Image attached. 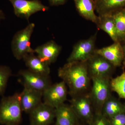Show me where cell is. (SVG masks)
<instances>
[{"instance_id": "6da1fadb", "label": "cell", "mask_w": 125, "mask_h": 125, "mask_svg": "<svg viewBox=\"0 0 125 125\" xmlns=\"http://www.w3.org/2000/svg\"><path fill=\"white\" fill-rule=\"evenodd\" d=\"M58 76L69 89L72 97L86 94L90 86L87 61L67 62L58 70Z\"/></svg>"}, {"instance_id": "7a4b0ae2", "label": "cell", "mask_w": 125, "mask_h": 125, "mask_svg": "<svg viewBox=\"0 0 125 125\" xmlns=\"http://www.w3.org/2000/svg\"><path fill=\"white\" fill-rule=\"evenodd\" d=\"M19 93L4 97L0 102V124L19 125L22 121V112Z\"/></svg>"}, {"instance_id": "3957f363", "label": "cell", "mask_w": 125, "mask_h": 125, "mask_svg": "<svg viewBox=\"0 0 125 125\" xmlns=\"http://www.w3.org/2000/svg\"><path fill=\"white\" fill-rule=\"evenodd\" d=\"M93 84L89 94L94 113H101L103 105L112 96L110 78L96 77L91 78Z\"/></svg>"}, {"instance_id": "277c9868", "label": "cell", "mask_w": 125, "mask_h": 125, "mask_svg": "<svg viewBox=\"0 0 125 125\" xmlns=\"http://www.w3.org/2000/svg\"><path fill=\"white\" fill-rule=\"evenodd\" d=\"M35 24L31 23L24 29L18 31L14 36L11 42V49L14 56L17 60L23 59L25 56L30 53H34L31 48L30 39L33 32Z\"/></svg>"}, {"instance_id": "5b68a950", "label": "cell", "mask_w": 125, "mask_h": 125, "mask_svg": "<svg viewBox=\"0 0 125 125\" xmlns=\"http://www.w3.org/2000/svg\"><path fill=\"white\" fill-rule=\"evenodd\" d=\"M70 102V106L79 120L85 125H89L94 114L89 94H83L72 97Z\"/></svg>"}, {"instance_id": "8992f818", "label": "cell", "mask_w": 125, "mask_h": 125, "mask_svg": "<svg viewBox=\"0 0 125 125\" xmlns=\"http://www.w3.org/2000/svg\"><path fill=\"white\" fill-rule=\"evenodd\" d=\"M97 33L88 39L78 42L74 46L67 62H86L94 53Z\"/></svg>"}, {"instance_id": "52a82bcc", "label": "cell", "mask_w": 125, "mask_h": 125, "mask_svg": "<svg viewBox=\"0 0 125 125\" xmlns=\"http://www.w3.org/2000/svg\"><path fill=\"white\" fill-rule=\"evenodd\" d=\"M69 94L67 87L64 81L52 84L43 93V102L56 108L64 104Z\"/></svg>"}, {"instance_id": "ba28073f", "label": "cell", "mask_w": 125, "mask_h": 125, "mask_svg": "<svg viewBox=\"0 0 125 125\" xmlns=\"http://www.w3.org/2000/svg\"><path fill=\"white\" fill-rule=\"evenodd\" d=\"M87 63L91 78L96 77L110 78L116 67L104 57L95 52L87 61Z\"/></svg>"}, {"instance_id": "9c48e42d", "label": "cell", "mask_w": 125, "mask_h": 125, "mask_svg": "<svg viewBox=\"0 0 125 125\" xmlns=\"http://www.w3.org/2000/svg\"><path fill=\"white\" fill-rule=\"evenodd\" d=\"M9 0L13 5L15 15L27 20L33 14L39 11H47L49 9V7L43 4L39 0Z\"/></svg>"}, {"instance_id": "30bf717a", "label": "cell", "mask_w": 125, "mask_h": 125, "mask_svg": "<svg viewBox=\"0 0 125 125\" xmlns=\"http://www.w3.org/2000/svg\"><path fill=\"white\" fill-rule=\"evenodd\" d=\"M22 78L24 87L43 93L52 85L49 76L33 73L29 70H21L19 73Z\"/></svg>"}, {"instance_id": "8fae6325", "label": "cell", "mask_w": 125, "mask_h": 125, "mask_svg": "<svg viewBox=\"0 0 125 125\" xmlns=\"http://www.w3.org/2000/svg\"><path fill=\"white\" fill-rule=\"evenodd\" d=\"M29 114L30 125H50L55 118L56 109L42 102Z\"/></svg>"}, {"instance_id": "7c38bea8", "label": "cell", "mask_w": 125, "mask_h": 125, "mask_svg": "<svg viewBox=\"0 0 125 125\" xmlns=\"http://www.w3.org/2000/svg\"><path fill=\"white\" fill-rule=\"evenodd\" d=\"M94 52L101 55L115 67L121 66L125 58L122 45L118 42L108 46L96 49Z\"/></svg>"}, {"instance_id": "4fadbf2b", "label": "cell", "mask_w": 125, "mask_h": 125, "mask_svg": "<svg viewBox=\"0 0 125 125\" xmlns=\"http://www.w3.org/2000/svg\"><path fill=\"white\" fill-rule=\"evenodd\" d=\"M22 111L29 114L42 102L43 93L24 87L19 93Z\"/></svg>"}, {"instance_id": "5bb4252c", "label": "cell", "mask_w": 125, "mask_h": 125, "mask_svg": "<svg viewBox=\"0 0 125 125\" xmlns=\"http://www.w3.org/2000/svg\"><path fill=\"white\" fill-rule=\"evenodd\" d=\"M61 49V46L51 40L38 47L34 51L39 58L49 66L56 60Z\"/></svg>"}, {"instance_id": "9a60e30c", "label": "cell", "mask_w": 125, "mask_h": 125, "mask_svg": "<svg viewBox=\"0 0 125 125\" xmlns=\"http://www.w3.org/2000/svg\"><path fill=\"white\" fill-rule=\"evenodd\" d=\"M55 109L54 125H76L79 123V119L70 105L64 103Z\"/></svg>"}, {"instance_id": "2e32d148", "label": "cell", "mask_w": 125, "mask_h": 125, "mask_svg": "<svg viewBox=\"0 0 125 125\" xmlns=\"http://www.w3.org/2000/svg\"><path fill=\"white\" fill-rule=\"evenodd\" d=\"M98 16L112 15L125 8V0H94Z\"/></svg>"}, {"instance_id": "e0dca14e", "label": "cell", "mask_w": 125, "mask_h": 125, "mask_svg": "<svg viewBox=\"0 0 125 125\" xmlns=\"http://www.w3.org/2000/svg\"><path fill=\"white\" fill-rule=\"evenodd\" d=\"M23 59L30 71L43 76H49L51 71L49 65L43 62L34 53L27 54Z\"/></svg>"}, {"instance_id": "ac0fdd59", "label": "cell", "mask_w": 125, "mask_h": 125, "mask_svg": "<svg viewBox=\"0 0 125 125\" xmlns=\"http://www.w3.org/2000/svg\"><path fill=\"white\" fill-rule=\"evenodd\" d=\"M75 7L81 16L96 24L98 16L94 13L95 4L94 0H74Z\"/></svg>"}, {"instance_id": "d6986e66", "label": "cell", "mask_w": 125, "mask_h": 125, "mask_svg": "<svg viewBox=\"0 0 125 125\" xmlns=\"http://www.w3.org/2000/svg\"><path fill=\"white\" fill-rule=\"evenodd\" d=\"M125 112V104L112 95L103 105L101 113L104 116L109 118Z\"/></svg>"}, {"instance_id": "ffe728a7", "label": "cell", "mask_w": 125, "mask_h": 125, "mask_svg": "<svg viewBox=\"0 0 125 125\" xmlns=\"http://www.w3.org/2000/svg\"><path fill=\"white\" fill-rule=\"evenodd\" d=\"M97 27L108 34L112 40L118 42L115 25L112 15L98 16Z\"/></svg>"}, {"instance_id": "44dd1931", "label": "cell", "mask_w": 125, "mask_h": 125, "mask_svg": "<svg viewBox=\"0 0 125 125\" xmlns=\"http://www.w3.org/2000/svg\"><path fill=\"white\" fill-rule=\"evenodd\" d=\"M112 15L115 25L118 42L122 43L125 39V8Z\"/></svg>"}, {"instance_id": "7402d4cb", "label": "cell", "mask_w": 125, "mask_h": 125, "mask_svg": "<svg viewBox=\"0 0 125 125\" xmlns=\"http://www.w3.org/2000/svg\"><path fill=\"white\" fill-rule=\"evenodd\" d=\"M112 92L116 93L120 98L125 99V71L110 80Z\"/></svg>"}, {"instance_id": "603a6c76", "label": "cell", "mask_w": 125, "mask_h": 125, "mask_svg": "<svg viewBox=\"0 0 125 125\" xmlns=\"http://www.w3.org/2000/svg\"><path fill=\"white\" fill-rule=\"evenodd\" d=\"M11 75V70L10 67L0 65V96L4 94L8 80Z\"/></svg>"}, {"instance_id": "cb8c5ba5", "label": "cell", "mask_w": 125, "mask_h": 125, "mask_svg": "<svg viewBox=\"0 0 125 125\" xmlns=\"http://www.w3.org/2000/svg\"><path fill=\"white\" fill-rule=\"evenodd\" d=\"M88 125H111L108 118L100 112L94 113L91 122Z\"/></svg>"}, {"instance_id": "d4e9b609", "label": "cell", "mask_w": 125, "mask_h": 125, "mask_svg": "<svg viewBox=\"0 0 125 125\" xmlns=\"http://www.w3.org/2000/svg\"><path fill=\"white\" fill-rule=\"evenodd\" d=\"M108 119L111 125H125V112Z\"/></svg>"}, {"instance_id": "484cf974", "label": "cell", "mask_w": 125, "mask_h": 125, "mask_svg": "<svg viewBox=\"0 0 125 125\" xmlns=\"http://www.w3.org/2000/svg\"><path fill=\"white\" fill-rule=\"evenodd\" d=\"M67 0H48L49 4L52 6L61 5L64 4Z\"/></svg>"}, {"instance_id": "4316f807", "label": "cell", "mask_w": 125, "mask_h": 125, "mask_svg": "<svg viewBox=\"0 0 125 125\" xmlns=\"http://www.w3.org/2000/svg\"><path fill=\"white\" fill-rule=\"evenodd\" d=\"M5 19L4 14L3 13L2 10H0V21L1 20Z\"/></svg>"}, {"instance_id": "83f0119b", "label": "cell", "mask_w": 125, "mask_h": 125, "mask_svg": "<svg viewBox=\"0 0 125 125\" xmlns=\"http://www.w3.org/2000/svg\"><path fill=\"white\" fill-rule=\"evenodd\" d=\"M122 45V47H123V51H124V54H125V44H123V45Z\"/></svg>"}, {"instance_id": "f1b7e54d", "label": "cell", "mask_w": 125, "mask_h": 125, "mask_svg": "<svg viewBox=\"0 0 125 125\" xmlns=\"http://www.w3.org/2000/svg\"><path fill=\"white\" fill-rule=\"evenodd\" d=\"M76 125H85V124L83 123H83H80L79 122V123H78Z\"/></svg>"}, {"instance_id": "f546056e", "label": "cell", "mask_w": 125, "mask_h": 125, "mask_svg": "<svg viewBox=\"0 0 125 125\" xmlns=\"http://www.w3.org/2000/svg\"><path fill=\"white\" fill-rule=\"evenodd\" d=\"M122 45H123V44H125V40H124V42H123V43H121Z\"/></svg>"}, {"instance_id": "4dcf8cb0", "label": "cell", "mask_w": 125, "mask_h": 125, "mask_svg": "<svg viewBox=\"0 0 125 125\" xmlns=\"http://www.w3.org/2000/svg\"><path fill=\"white\" fill-rule=\"evenodd\" d=\"M123 63H124V65H125V60H124V62H123Z\"/></svg>"}, {"instance_id": "1f68e13d", "label": "cell", "mask_w": 125, "mask_h": 125, "mask_svg": "<svg viewBox=\"0 0 125 125\" xmlns=\"http://www.w3.org/2000/svg\"></svg>"}]
</instances>
